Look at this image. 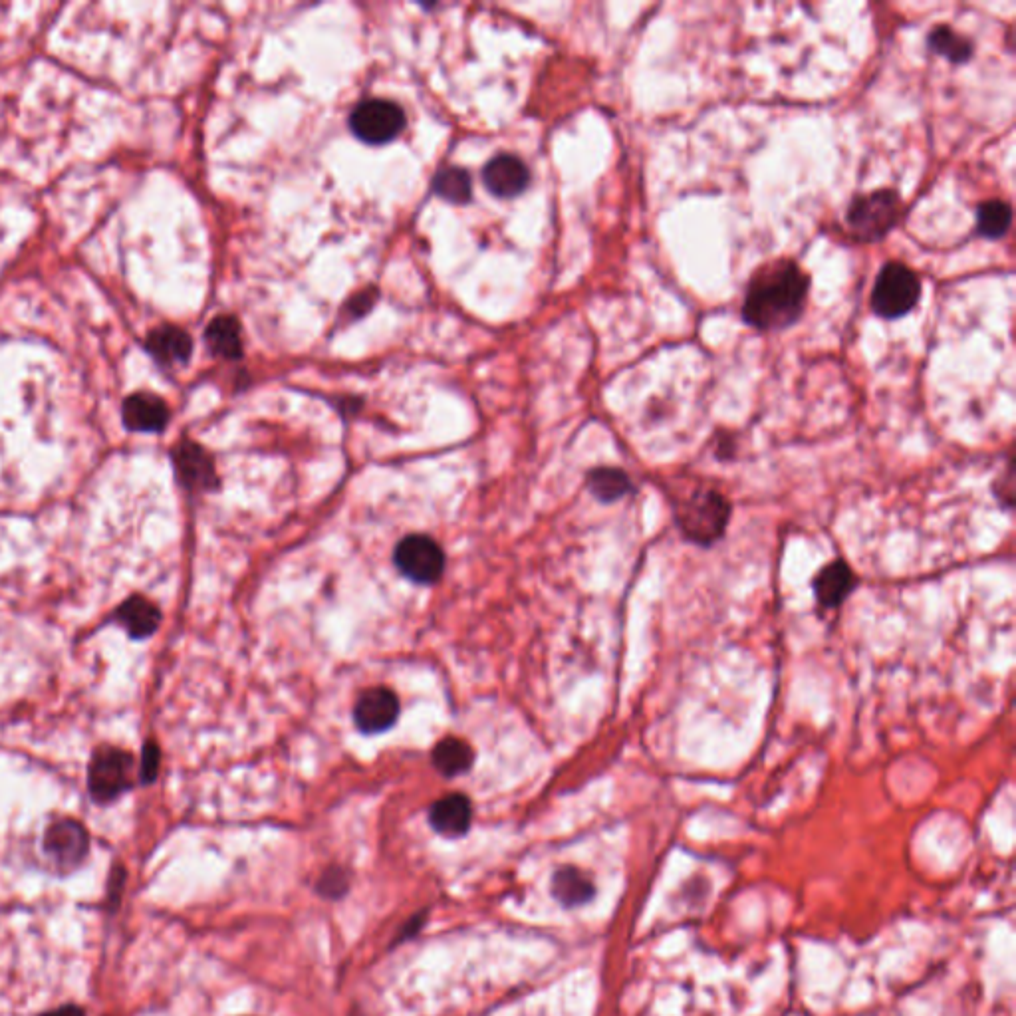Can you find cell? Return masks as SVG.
<instances>
[{"instance_id": "obj_1", "label": "cell", "mask_w": 1016, "mask_h": 1016, "mask_svg": "<svg viewBox=\"0 0 1016 1016\" xmlns=\"http://www.w3.org/2000/svg\"><path fill=\"white\" fill-rule=\"evenodd\" d=\"M808 290L810 278L794 260L766 262L749 280L741 310L743 320L762 332L790 328L806 308Z\"/></svg>"}, {"instance_id": "obj_2", "label": "cell", "mask_w": 1016, "mask_h": 1016, "mask_svg": "<svg viewBox=\"0 0 1016 1016\" xmlns=\"http://www.w3.org/2000/svg\"><path fill=\"white\" fill-rule=\"evenodd\" d=\"M731 520V503L717 489H699L675 508V524L681 536L701 548L719 542Z\"/></svg>"}, {"instance_id": "obj_3", "label": "cell", "mask_w": 1016, "mask_h": 1016, "mask_svg": "<svg viewBox=\"0 0 1016 1016\" xmlns=\"http://www.w3.org/2000/svg\"><path fill=\"white\" fill-rule=\"evenodd\" d=\"M905 213L901 197L893 189H880L854 197L848 209V227L862 243H876L888 237Z\"/></svg>"}, {"instance_id": "obj_4", "label": "cell", "mask_w": 1016, "mask_h": 1016, "mask_svg": "<svg viewBox=\"0 0 1016 1016\" xmlns=\"http://www.w3.org/2000/svg\"><path fill=\"white\" fill-rule=\"evenodd\" d=\"M921 298V282L915 270L903 262H886L872 290V310L886 320L907 316Z\"/></svg>"}, {"instance_id": "obj_5", "label": "cell", "mask_w": 1016, "mask_h": 1016, "mask_svg": "<svg viewBox=\"0 0 1016 1016\" xmlns=\"http://www.w3.org/2000/svg\"><path fill=\"white\" fill-rule=\"evenodd\" d=\"M350 127L368 145L393 141L405 127V112L391 100L372 98L358 104L350 116Z\"/></svg>"}, {"instance_id": "obj_6", "label": "cell", "mask_w": 1016, "mask_h": 1016, "mask_svg": "<svg viewBox=\"0 0 1016 1016\" xmlns=\"http://www.w3.org/2000/svg\"><path fill=\"white\" fill-rule=\"evenodd\" d=\"M133 757L116 747H102L94 753L88 768V788L94 800L110 802L131 786Z\"/></svg>"}, {"instance_id": "obj_7", "label": "cell", "mask_w": 1016, "mask_h": 1016, "mask_svg": "<svg viewBox=\"0 0 1016 1016\" xmlns=\"http://www.w3.org/2000/svg\"><path fill=\"white\" fill-rule=\"evenodd\" d=\"M393 560L399 572L417 584H433L445 570V554L441 546L423 534L403 538L395 548Z\"/></svg>"}, {"instance_id": "obj_8", "label": "cell", "mask_w": 1016, "mask_h": 1016, "mask_svg": "<svg viewBox=\"0 0 1016 1016\" xmlns=\"http://www.w3.org/2000/svg\"><path fill=\"white\" fill-rule=\"evenodd\" d=\"M397 717H399V699L391 689L385 687L364 691L354 709L356 725L360 727V731L368 735L387 731L389 727H393Z\"/></svg>"}, {"instance_id": "obj_9", "label": "cell", "mask_w": 1016, "mask_h": 1016, "mask_svg": "<svg viewBox=\"0 0 1016 1016\" xmlns=\"http://www.w3.org/2000/svg\"><path fill=\"white\" fill-rule=\"evenodd\" d=\"M483 181L495 197L512 199L522 195L530 185V171L520 157L501 153L485 165Z\"/></svg>"}, {"instance_id": "obj_10", "label": "cell", "mask_w": 1016, "mask_h": 1016, "mask_svg": "<svg viewBox=\"0 0 1016 1016\" xmlns=\"http://www.w3.org/2000/svg\"><path fill=\"white\" fill-rule=\"evenodd\" d=\"M88 832L74 820H62L48 828L44 836L46 854L62 866L78 864L88 852Z\"/></svg>"}, {"instance_id": "obj_11", "label": "cell", "mask_w": 1016, "mask_h": 1016, "mask_svg": "<svg viewBox=\"0 0 1016 1016\" xmlns=\"http://www.w3.org/2000/svg\"><path fill=\"white\" fill-rule=\"evenodd\" d=\"M173 461L177 467V475L187 489L207 491L217 485L213 459L197 443L191 441L179 443L177 449L173 451Z\"/></svg>"}, {"instance_id": "obj_12", "label": "cell", "mask_w": 1016, "mask_h": 1016, "mask_svg": "<svg viewBox=\"0 0 1016 1016\" xmlns=\"http://www.w3.org/2000/svg\"><path fill=\"white\" fill-rule=\"evenodd\" d=\"M856 588V576L854 570L844 560H834L826 564L812 582V590L816 596V602L826 608L834 610L846 602V598Z\"/></svg>"}, {"instance_id": "obj_13", "label": "cell", "mask_w": 1016, "mask_h": 1016, "mask_svg": "<svg viewBox=\"0 0 1016 1016\" xmlns=\"http://www.w3.org/2000/svg\"><path fill=\"white\" fill-rule=\"evenodd\" d=\"M124 425L129 431L157 433L169 421L167 403L151 393H135L124 401Z\"/></svg>"}, {"instance_id": "obj_14", "label": "cell", "mask_w": 1016, "mask_h": 1016, "mask_svg": "<svg viewBox=\"0 0 1016 1016\" xmlns=\"http://www.w3.org/2000/svg\"><path fill=\"white\" fill-rule=\"evenodd\" d=\"M147 352L163 366L187 364L193 354V340L177 326H161L147 336Z\"/></svg>"}, {"instance_id": "obj_15", "label": "cell", "mask_w": 1016, "mask_h": 1016, "mask_svg": "<svg viewBox=\"0 0 1016 1016\" xmlns=\"http://www.w3.org/2000/svg\"><path fill=\"white\" fill-rule=\"evenodd\" d=\"M431 826L443 836H463L471 826V802L463 794H449L429 810Z\"/></svg>"}, {"instance_id": "obj_16", "label": "cell", "mask_w": 1016, "mask_h": 1016, "mask_svg": "<svg viewBox=\"0 0 1016 1016\" xmlns=\"http://www.w3.org/2000/svg\"><path fill=\"white\" fill-rule=\"evenodd\" d=\"M209 350L225 360L243 358V330L235 316L215 318L205 332Z\"/></svg>"}, {"instance_id": "obj_17", "label": "cell", "mask_w": 1016, "mask_h": 1016, "mask_svg": "<svg viewBox=\"0 0 1016 1016\" xmlns=\"http://www.w3.org/2000/svg\"><path fill=\"white\" fill-rule=\"evenodd\" d=\"M116 620L126 628L133 639H145L157 632L161 614L149 600L133 596L118 608Z\"/></svg>"}, {"instance_id": "obj_18", "label": "cell", "mask_w": 1016, "mask_h": 1016, "mask_svg": "<svg viewBox=\"0 0 1016 1016\" xmlns=\"http://www.w3.org/2000/svg\"><path fill=\"white\" fill-rule=\"evenodd\" d=\"M590 493L602 503H616L626 495L634 493L630 475L616 467H598L588 475Z\"/></svg>"}, {"instance_id": "obj_19", "label": "cell", "mask_w": 1016, "mask_h": 1016, "mask_svg": "<svg viewBox=\"0 0 1016 1016\" xmlns=\"http://www.w3.org/2000/svg\"><path fill=\"white\" fill-rule=\"evenodd\" d=\"M927 44L935 54L947 58L953 64L969 62L975 52L973 42L947 24H939V26L931 28V32L927 36Z\"/></svg>"}, {"instance_id": "obj_20", "label": "cell", "mask_w": 1016, "mask_h": 1016, "mask_svg": "<svg viewBox=\"0 0 1016 1016\" xmlns=\"http://www.w3.org/2000/svg\"><path fill=\"white\" fill-rule=\"evenodd\" d=\"M1013 223V209L1001 199H991L977 209V231L989 241L1003 239Z\"/></svg>"}, {"instance_id": "obj_21", "label": "cell", "mask_w": 1016, "mask_h": 1016, "mask_svg": "<svg viewBox=\"0 0 1016 1016\" xmlns=\"http://www.w3.org/2000/svg\"><path fill=\"white\" fill-rule=\"evenodd\" d=\"M433 764L445 776H459L471 768L473 749L457 737H447L433 749Z\"/></svg>"}, {"instance_id": "obj_22", "label": "cell", "mask_w": 1016, "mask_h": 1016, "mask_svg": "<svg viewBox=\"0 0 1016 1016\" xmlns=\"http://www.w3.org/2000/svg\"><path fill=\"white\" fill-rule=\"evenodd\" d=\"M471 175L461 167H445L435 173L433 177V191L441 199L455 203V205H467L471 201Z\"/></svg>"}, {"instance_id": "obj_23", "label": "cell", "mask_w": 1016, "mask_h": 1016, "mask_svg": "<svg viewBox=\"0 0 1016 1016\" xmlns=\"http://www.w3.org/2000/svg\"><path fill=\"white\" fill-rule=\"evenodd\" d=\"M552 891L564 905H580L592 899L594 886L592 882L578 872L576 868L560 870L552 880Z\"/></svg>"}, {"instance_id": "obj_24", "label": "cell", "mask_w": 1016, "mask_h": 1016, "mask_svg": "<svg viewBox=\"0 0 1016 1016\" xmlns=\"http://www.w3.org/2000/svg\"><path fill=\"white\" fill-rule=\"evenodd\" d=\"M346 889H348V876H346V872H342L338 868L328 870L322 876V880L318 882V891L326 897H332V899L342 897L346 893Z\"/></svg>"}, {"instance_id": "obj_25", "label": "cell", "mask_w": 1016, "mask_h": 1016, "mask_svg": "<svg viewBox=\"0 0 1016 1016\" xmlns=\"http://www.w3.org/2000/svg\"><path fill=\"white\" fill-rule=\"evenodd\" d=\"M159 770V749L153 743H147L143 749V761H141V780L153 782Z\"/></svg>"}, {"instance_id": "obj_26", "label": "cell", "mask_w": 1016, "mask_h": 1016, "mask_svg": "<svg viewBox=\"0 0 1016 1016\" xmlns=\"http://www.w3.org/2000/svg\"><path fill=\"white\" fill-rule=\"evenodd\" d=\"M376 294H378L376 290H364L356 298H352L348 304V310H352V316L358 318V316L366 314L376 304Z\"/></svg>"}, {"instance_id": "obj_27", "label": "cell", "mask_w": 1016, "mask_h": 1016, "mask_svg": "<svg viewBox=\"0 0 1016 1016\" xmlns=\"http://www.w3.org/2000/svg\"><path fill=\"white\" fill-rule=\"evenodd\" d=\"M46 1016H86L82 1009L78 1007H62V1009H56L52 1013H48Z\"/></svg>"}]
</instances>
